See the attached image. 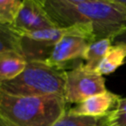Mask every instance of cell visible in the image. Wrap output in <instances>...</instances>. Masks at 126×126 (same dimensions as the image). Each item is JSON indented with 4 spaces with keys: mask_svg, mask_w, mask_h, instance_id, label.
Segmentation results:
<instances>
[{
    "mask_svg": "<svg viewBox=\"0 0 126 126\" xmlns=\"http://www.w3.org/2000/svg\"><path fill=\"white\" fill-rule=\"evenodd\" d=\"M27 61L16 51L0 53V85L16 78L26 67Z\"/></svg>",
    "mask_w": 126,
    "mask_h": 126,
    "instance_id": "9c48e42d",
    "label": "cell"
},
{
    "mask_svg": "<svg viewBox=\"0 0 126 126\" xmlns=\"http://www.w3.org/2000/svg\"><path fill=\"white\" fill-rule=\"evenodd\" d=\"M112 44H126V28L111 40Z\"/></svg>",
    "mask_w": 126,
    "mask_h": 126,
    "instance_id": "2e32d148",
    "label": "cell"
},
{
    "mask_svg": "<svg viewBox=\"0 0 126 126\" xmlns=\"http://www.w3.org/2000/svg\"><path fill=\"white\" fill-rule=\"evenodd\" d=\"M51 126H112L110 115L90 117L77 115L66 110Z\"/></svg>",
    "mask_w": 126,
    "mask_h": 126,
    "instance_id": "8fae6325",
    "label": "cell"
},
{
    "mask_svg": "<svg viewBox=\"0 0 126 126\" xmlns=\"http://www.w3.org/2000/svg\"><path fill=\"white\" fill-rule=\"evenodd\" d=\"M112 126H126V97L120 98L117 108L110 114Z\"/></svg>",
    "mask_w": 126,
    "mask_h": 126,
    "instance_id": "9a60e30c",
    "label": "cell"
},
{
    "mask_svg": "<svg viewBox=\"0 0 126 126\" xmlns=\"http://www.w3.org/2000/svg\"><path fill=\"white\" fill-rule=\"evenodd\" d=\"M72 29L52 28L23 33L21 39V53L27 61L46 62L58 41Z\"/></svg>",
    "mask_w": 126,
    "mask_h": 126,
    "instance_id": "8992f818",
    "label": "cell"
},
{
    "mask_svg": "<svg viewBox=\"0 0 126 126\" xmlns=\"http://www.w3.org/2000/svg\"><path fill=\"white\" fill-rule=\"evenodd\" d=\"M13 27L22 34L57 28L40 0H23Z\"/></svg>",
    "mask_w": 126,
    "mask_h": 126,
    "instance_id": "52a82bcc",
    "label": "cell"
},
{
    "mask_svg": "<svg viewBox=\"0 0 126 126\" xmlns=\"http://www.w3.org/2000/svg\"><path fill=\"white\" fill-rule=\"evenodd\" d=\"M66 70L40 61H27L16 78L0 85L10 95L24 97L59 95L63 97Z\"/></svg>",
    "mask_w": 126,
    "mask_h": 126,
    "instance_id": "3957f363",
    "label": "cell"
},
{
    "mask_svg": "<svg viewBox=\"0 0 126 126\" xmlns=\"http://www.w3.org/2000/svg\"><path fill=\"white\" fill-rule=\"evenodd\" d=\"M22 35L12 25H6L0 23V53L8 51L21 53Z\"/></svg>",
    "mask_w": 126,
    "mask_h": 126,
    "instance_id": "4fadbf2b",
    "label": "cell"
},
{
    "mask_svg": "<svg viewBox=\"0 0 126 126\" xmlns=\"http://www.w3.org/2000/svg\"><path fill=\"white\" fill-rule=\"evenodd\" d=\"M23 0H0V23L13 26Z\"/></svg>",
    "mask_w": 126,
    "mask_h": 126,
    "instance_id": "5bb4252c",
    "label": "cell"
},
{
    "mask_svg": "<svg viewBox=\"0 0 126 126\" xmlns=\"http://www.w3.org/2000/svg\"><path fill=\"white\" fill-rule=\"evenodd\" d=\"M121 96L110 91L100 93L85 99L69 109L70 112L77 115L90 117H103L110 115L117 108Z\"/></svg>",
    "mask_w": 126,
    "mask_h": 126,
    "instance_id": "ba28073f",
    "label": "cell"
},
{
    "mask_svg": "<svg viewBox=\"0 0 126 126\" xmlns=\"http://www.w3.org/2000/svg\"><path fill=\"white\" fill-rule=\"evenodd\" d=\"M117 1H118L120 4L123 5V6L125 7V9L126 10V0H117Z\"/></svg>",
    "mask_w": 126,
    "mask_h": 126,
    "instance_id": "ac0fdd59",
    "label": "cell"
},
{
    "mask_svg": "<svg viewBox=\"0 0 126 126\" xmlns=\"http://www.w3.org/2000/svg\"><path fill=\"white\" fill-rule=\"evenodd\" d=\"M66 104L63 96H15L0 89V115L16 126H51Z\"/></svg>",
    "mask_w": 126,
    "mask_h": 126,
    "instance_id": "7a4b0ae2",
    "label": "cell"
},
{
    "mask_svg": "<svg viewBox=\"0 0 126 126\" xmlns=\"http://www.w3.org/2000/svg\"><path fill=\"white\" fill-rule=\"evenodd\" d=\"M111 45L112 42L111 39L109 38L100 39L90 42L85 49L81 58V60L85 61V63H83L85 67L89 70L96 71L97 67Z\"/></svg>",
    "mask_w": 126,
    "mask_h": 126,
    "instance_id": "7c38bea8",
    "label": "cell"
},
{
    "mask_svg": "<svg viewBox=\"0 0 126 126\" xmlns=\"http://www.w3.org/2000/svg\"><path fill=\"white\" fill-rule=\"evenodd\" d=\"M125 62L126 44H112L97 67L96 72L102 76L109 75Z\"/></svg>",
    "mask_w": 126,
    "mask_h": 126,
    "instance_id": "30bf717a",
    "label": "cell"
},
{
    "mask_svg": "<svg viewBox=\"0 0 126 126\" xmlns=\"http://www.w3.org/2000/svg\"><path fill=\"white\" fill-rule=\"evenodd\" d=\"M57 28L88 26L95 41L112 40L126 28V10L117 0H40Z\"/></svg>",
    "mask_w": 126,
    "mask_h": 126,
    "instance_id": "6da1fadb",
    "label": "cell"
},
{
    "mask_svg": "<svg viewBox=\"0 0 126 126\" xmlns=\"http://www.w3.org/2000/svg\"><path fill=\"white\" fill-rule=\"evenodd\" d=\"M70 33L63 35L55 45L46 63L65 70L70 62L82 58L86 48L95 42L94 31L88 26L72 27Z\"/></svg>",
    "mask_w": 126,
    "mask_h": 126,
    "instance_id": "5b68a950",
    "label": "cell"
},
{
    "mask_svg": "<svg viewBox=\"0 0 126 126\" xmlns=\"http://www.w3.org/2000/svg\"><path fill=\"white\" fill-rule=\"evenodd\" d=\"M107 91L106 79L96 71L79 63L65 72L63 98L66 104H79L88 98Z\"/></svg>",
    "mask_w": 126,
    "mask_h": 126,
    "instance_id": "277c9868",
    "label": "cell"
},
{
    "mask_svg": "<svg viewBox=\"0 0 126 126\" xmlns=\"http://www.w3.org/2000/svg\"><path fill=\"white\" fill-rule=\"evenodd\" d=\"M0 126H16L10 122H9L7 119H5L3 116L0 115Z\"/></svg>",
    "mask_w": 126,
    "mask_h": 126,
    "instance_id": "e0dca14e",
    "label": "cell"
}]
</instances>
